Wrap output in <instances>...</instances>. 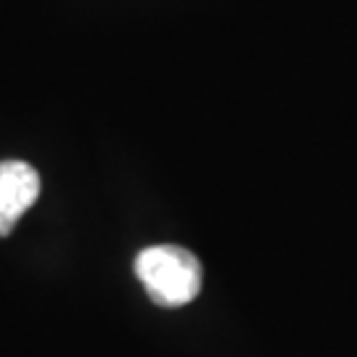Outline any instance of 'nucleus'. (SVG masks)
<instances>
[{
    "instance_id": "obj_1",
    "label": "nucleus",
    "mask_w": 357,
    "mask_h": 357,
    "mask_svg": "<svg viewBox=\"0 0 357 357\" xmlns=\"http://www.w3.org/2000/svg\"><path fill=\"white\" fill-rule=\"evenodd\" d=\"M135 275L156 305L183 307L202 291V262L193 252L159 243L149 246L135 257Z\"/></svg>"
},
{
    "instance_id": "obj_2",
    "label": "nucleus",
    "mask_w": 357,
    "mask_h": 357,
    "mask_svg": "<svg viewBox=\"0 0 357 357\" xmlns=\"http://www.w3.org/2000/svg\"><path fill=\"white\" fill-rule=\"evenodd\" d=\"M40 175L26 162H0V236H8L24 212L38 202Z\"/></svg>"
}]
</instances>
